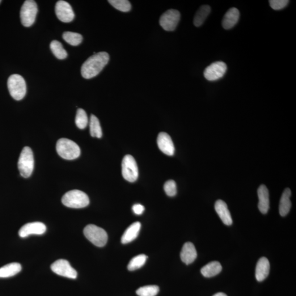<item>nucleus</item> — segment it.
Segmentation results:
<instances>
[{"mask_svg": "<svg viewBox=\"0 0 296 296\" xmlns=\"http://www.w3.org/2000/svg\"><path fill=\"white\" fill-rule=\"evenodd\" d=\"M109 61V55L105 52H100L92 55L84 62L82 67V77L90 79L98 75Z\"/></svg>", "mask_w": 296, "mask_h": 296, "instance_id": "nucleus-1", "label": "nucleus"}, {"mask_svg": "<svg viewBox=\"0 0 296 296\" xmlns=\"http://www.w3.org/2000/svg\"><path fill=\"white\" fill-rule=\"evenodd\" d=\"M56 150L61 157L68 160L77 159L81 154V150L77 144L67 138L59 139L56 145Z\"/></svg>", "mask_w": 296, "mask_h": 296, "instance_id": "nucleus-2", "label": "nucleus"}, {"mask_svg": "<svg viewBox=\"0 0 296 296\" xmlns=\"http://www.w3.org/2000/svg\"><path fill=\"white\" fill-rule=\"evenodd\" d=\"M63 204L73 209H82L90 204V199L86 193L79 190H71L63 197Z\"/></svg>", "mask_w": 296, "mask_h": 296, "instance_id": "nucleus-3", "label": "nucleus"}, {"mask_svg": "<svg viewBox=\"0 0 296 296\" xmlns=\"http://www.w3.org/2000/svg\"><path fill=\"white\" fill-rule=\"evenodd\" d=\"M7 85L12 98L16 100H22L27 93V85L24 78L18 74L10 76Z\"/></svg>", "mask_w": 296, "mask_h": 296, "instance_id": "nucleus-4", "label": "nucleus"}, {"mask_svg": "<svg viewBox=\"0 0 296 296\" xmlns=\"http://www.w3.org/2000/svg\"><path fill=\"white\" fill-rule=\"evenodd\" d=\"M18 167L20 175L25 179L32 175L34 167V159L31 148H23L19 156Z\"/></svg>", "mask_w": 296, "mask_h": 296, "instance_id": "nucleus-5", "label": "nucleus"}, {"mask_svg": "<svg viewBox=\"0 0 296 296\" xmlns=\"http://www.w3.org/2000/svg\"><path fill=\"white\" fill-rule=\"evenodd\" d=\"M83 234L96 247H103L108 242L107 232L102 228L94 225H89L84 228Z\"/></svg>", "mask_w": 296, "mask_h": 296, "instance_id": "nucleus-6", "label": "nucleus"}, {"mask_svg": "<svg viewBox=\"0 0 296 296\" xmlns=\"http://www.w3.org/2000/svg\"><path fill=\"white\" fill-rule=\"evenodd\" d=\"M37 6L35 1L27 0L21 8L20 16L23 26L29 27L34 23L37 14Z\"/></svg>", "mask_w": 296, "mask_h": 296, "instance_id": "nucleus-7", "label": "nucleus"}, {"mask_svg": "<svg viewBox=\"0 0 296 296\" xmlns=\"http://www.w3.org/2000/svg\"><path fill=\"white\" fill-rule=\"evenodd\" d=\"M122 175L124 179L130 182H134L138 179V168L136 160L132 155H125L122 160Z\"/></svg>", "mask_w": 296, "mask_h": 296, "instance_id": "nucleus-8", "label": "nucleus"}, {"mask_svg": "<svg viewBox=\"0 0 296 296\" xmlns=\"http://www.w3.org/2000/svg\"><path fill=\"white\" fill-rule=\"evenodd\" d=\"M181 14L179 11L169 10L160 16L159 23L164 31H174L180 22Z\"/></svg>", "mask_w": 296, "mask_h": 296, "instance_id": "nucleus-9", "label": "nucleus"}, {"mask_svg": "<svg viewBox=\"0 0 296 296\" xmlns=\"http://www.w3.org/2000/svg\"><path fill=\"white\" fill-rule=\"evenodd\" d=\"M227 70V66L225 63L214 62L206 67L204 73V77L210 82L217 81L225 76Z\"/></svg>", "mask_w": 296, "mask_h": 296, "instance_id": "nucleus-10", "label": "nucleus"}, {"mask_svg": "<svg viewBox=\"0 0 296 296\" xmlns=\"http://www.w3.org/2000/svg\"><path fill=\"white\" fill-rule=\"evenodd\" d=\"M52 271L62 277L75 279L77 278V270L71 266L69 262L66 260H59L51 265Z\"/></svg>", "mask_w": 296, "mask_h": 296, "instance_id": "nucleus-11", "label": "nucleus"}, {"mask_svg": "<svg viewBox=\"0 0 296 296\" xmlns=\"http://www.w3.org/2000/svg\"><path fill=\"white\" fill-rule=\"evenodd\" d=\"M55 11L58 18L64 23H70L75 18V14L68 2L59 1L57 2Z\"/></svg>", "mask_w": 296, "mask_h": 296, "instance_id": "nucleus-12", "label": "nucleus"}, {"mask_svg": "<svg viewBox=\"0 0 296 296\" xmlns=\"http://www.w3.org/2000/svg\"><path fill=\"white\" fill-rule=\"evenodd\" d=\"M47 230L46 226L41 222L29 223L20 228L19 235L21 238H26L31 235H42Z\"/></svg>", "mask_w": 296, "mask_h": 296, "instance_id": "nucleus-13", "label": "nucleus"}, {"mask_svg": "<svg viewBox=\"0 0 296 296\" xmlns=\"http://www.w3.org/2000/svg\"><path fill=\"white\" fill-rule=\"evenodd\" d=\"M158 147L163 153L168 156H173L175 154V148L172 139L165 132H161L157 138Z\"/></svg>", "mask_w": 296, "mask_h": 296, "instance_id": "nucleus-14", "label": "nucleus"}, {"mask_svg": "<svg viewBox=\"0 0 296 296\" xmlns=\"http://www.w3.org/2000/svg\"><path fill=\"white\" fill-rule=\"evenodd\" d=\"M197 257L196 248L193 243H186L181 249V259L183 263L188 265L193 263Z\"/></svg>", "mask_w": 296, "mask_h": 296, "instance_id": "nucleus-15", "label": "nucleus"}, {"mask_svg": "<svg viewBox=\"0 0 296 296\" xmlns=\"http://www.w3.org/2000/svg\"><path fill=\"white\" fill-rule=\"evenodd\" d=\"M214 208L219 217L225 225L227 226L232 225V220L231 214L225 201L222 200H218L215 203Z\"/></svg>", "mask_w": 296, "mask_h": 296, "instance_id": "nucleus-16", "label": "nucleus"}, {"mask_svg": "<svg viewBox=\"0 0 296 296\" xmlns=\"http://www.w3.org/2000/svg\"><path fill=\"white\" fill-rule=\"evenodd\" d=\"M258 197H259V209L261 213L266 214L269 209V196L268 188L265 185H261L258 189Z\"/></svg>", "mask_w": 296, "mask_h": 296, "instance_id": "nucleus-17", "label": "nucleus"}, {"mask_svg": "<svg viewBox=\"0 0 296 296\" xmlns=\"http://www.w3.org/2000/svg\"><path fill=\"white\" fill-rule=\"evenodd\" d=\"M240 13L236 8L232 7L228 10L222 20V26L226 30L233 28L238 22Z\"/></svg>", "mask_w": 296, "mask_h": 296, "instance_id": "nucleus-18", "label": "nucleus"}, {"mask_svg": "<svg viewBox=\"0 0 296 296\" xmlns=\"http://www.w3.org/2000/svg\"><path fill=\"white\" fill-rule=\"evenodd\" d=\"M270 263L266 257H261L258 261L256 268V278L258 281H262L268 276Z\"/></svg>", "mask_w": 296, "mask_h": 296, "instance_id": "nucleus-19", "label": "nucleus"}, {"mask_svg": "<svg viewBox=\"0 0 296 296\" xmlns=\"http://www.w3.org/2000/svg\"><path fill=\"white\" fill-rule=\"evenodd\" d=\"M141 224L136 222L128 228L121 237V243L123 244H129L136 239L140 231Z\"/></svg>", "mask_w": 296, "mask_h": 296, "instance_id": "nucleus-20", "label": "nucleus"}, {"mask_svg": "<svg viewBox=\"0 0 296 296\" xmlns=\"http://www.w3.org/2000/svg\"><path fill=\"white\" fill-rule=\"evenodd\" d=\"M291 190L289 188H286L282 194L280 205H279V213L282 217L286 216L290 212L291 207Z\"/></svg>", "mask_w": 296, "mask_h": 296, "instance_id": "nucleus-21", "label": "nucleus"}, {"mask_svg": "<svg viewBox=\"0 0 296 296\" xmlns=\"http://www.w3.org/2000/svg\"><path fill=\"white\" fill-rule=\"evenodd\" d=\"M222 266L221 263L217 261L210 262L201 269V273L203 276L206 278H211L217 276L221 273Z\"/></svg>", "mask_w": 296, "mask_h": 296, "instance_id": "nucleus-22", "label": "nucleus"}, {"mask_svg": "<svg viewBox=\"0 0 296 296\" xmlns=\"http://www.w3.org/2000/svg\"><path fill=\"white\" fill-rule=\"evenodd\" d=\"M22 270V266L18 263H11L0 268V278H6L15 276Z\"/></svg>", "mask_w": 296, "mask_h": 296, "instance_id": "nucleus-23", "label": "nucleus"}, {"mask_svg": "<svg viewBox=\"0 0 296 296\" xmlns=\"http://www.w3.org/2000/svg\"><path fill=\"white\" fill-rule=\"evenodd\" d=\"M211 12V7L208 5H204L200 7L196 13L194 18V24L197 27H199L204 24L205 20Z\"/></svg>", "mask_w": 296, "mask_h": 296, "instance_id": "nucleus-24", "label": "nucleus"}, {"mask_svg": "<svg viewBox=\"0 0 296 296\" xmlns=\"http://www.w3.org/2000/svg\"><path fill=\"white\" fill-rule=\"evenodd\" d=\"M90 129L92 137L100 138L102 136V130H101L99 121V118L94 115H91L90 117Z\"/></svg>", "mask_w": 296, "mask_h": 296, "instance_id": "nucleus-25", "label": "nucleus"}, {"mask_svg": "<svg viewBox=\"0 0 296 296\" xmlns=\"http://www.w3.org/2000/svg\"><path fill=\"white\" fill-rule=\"evenodd\" d=\"M50 49L54 56L59 59H65L67 56V53L60 42L52 41L50 44Z\"/></svg>", "mask_w": 296, "mask_h": 296, "instance_id": "nucleus-26", "label": "nucleus"}, {"mask_svg": "<svg viewBox=\"0 0 296 296\" xmlns=\"http://www.w3.org/2000/svg\"><path fill=\"white\" fill-rule=\"evenodd\" d=\"M63 38L67 43L73 46H77L82 43L83 37L77 33L65 32L63 33Z\"/></svg>", "mask_w": 296, "mask_h": 296, "instance_id": "nucleus-27", "label": "nucleus"}, {"mask_svg": "<svg viewBox=\"0 0 296 296\" xmlns=\"http://www.w3.org/2000/svg\"><path fill=\"white\" fill-rule=\"evenodd\" d=\"M147 260V256L145 254L139 255L133 258L130 261L128 266V268L130 271H134L145 265Z\"/></svg>", "mask_w": 296, "mask_h": 296, "instance_id": "nucleus-28", "label": "nucleus"}, {"mask_svg": "<svg viewBox=\"0 0 296 296\" xmlns=\"http://www.w3.org/2000/svg\"><path fill=\"white\" fill-rule=\"evenodd\" d=\"M75 123L78 128L83 130L85 129L88 123L87 114L82 109H78L75 118Z\"/></svg>", "mask_w": 296, "mask_h": 296, "instance_id": "nucleus-29", "label": "nucleus"}, {"mask_svg": "<svg viewBox=\"0 0 296 296\" xmlns=\"http://www.w3.org/2000/svg\"><path fill=\"white\" fill-rule=\"evenodd\" d=\"M159 292V287L156 285H148L140 287L136 294L139 296H155Z\"/></svg>", "mask_w": 296, "mask_h": 296, "instance_id": "nucleus-30", "label": "nucleus"}, {"mask_svg": "<svg viewBox=\"0 0 296 296\" xmlns=\"http://www.w3.org/2000/svg\"><path fill=\"white\" fill-rule=\"evenodd\" d=\"M109 3L116 10L128 12L131 10V5L128 0H109Z\"/></svg>", "mask_w": 296, "mask_h": 296, "instance_id": "nucleus-31", "label": "nucleus"}, {"mask_svg": "<svg viewBox=\"0 0 296 296\" xmlns=\"http://www.w3.org/2000/svg\"><path fill=\"white\" fill-rule=\"evenodd\" d=\"M164 190L169 197H174L177 194V185L173 180H169L164 184Z\"/></svg>", "mask_w": 296, "mask_h": 296, "instance_id": "nucleus-32", "label": "nucleus"}, {"mask_svg": "<svg viewBox=\"0 0 296 296\" xmlns=\"http://www.w3.org/2000/svg\"><path fill=\"white\" fill-rule=\"evenodd\" d=\"M270 7L274 10H280L286 7L289 3L288 0H270Z\"/></svg>", "mask_w": 296, "mask_h": 296, "instance_id": "nucleus-33", "label": "nucleus"}, {"mask_svg": "<svg viewBox=\"0 0 296 296\" xmlns=\"http://www.w3.org/2000/svg\"><path fill=\"white\" fill-rule=\"evenodd\" d=\"M145 207L141 204H135L132 207L133 213L138 215L142 214L144 211H145Z\"/></svg>", "mask_w": 296, "mask_h": 296, "instance_id": "nucleus-34", "label": "nucleus"}, {"mask_svg": "<svg viewBox=\"0 0 296 296\" xmlns=\"http://www.w3.org/2000/svg\"><path fill=\"white\" fill-rule=\"evenodd\" d=\"M213 296H227V295L222 293H219L214 294Z\"/></svg>", "mask_w": 296, "mask_h": 296, "instance_id": "nucleus-35", "label": "nucleus"}, {"mask_svg": "<svg viewBox=\"0 0 296 296\" xmlns=\"http://www.w3.org/2000/svg\"><path fill=\"white\" fill-rule=\"evenodd\" d=\"M1 1H0V3H1Z\"/></svg>", "mask_w": 296, "mask_h": 296, "instance_id": "nucleus-36", "label": "nucleus"}]
</instances>
